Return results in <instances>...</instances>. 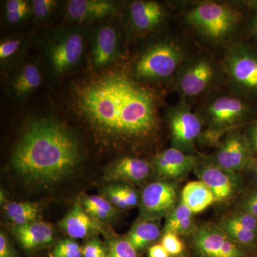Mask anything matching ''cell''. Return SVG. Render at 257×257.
I'll use <instances>...</instances> for the list:
<instances>
[{
	"label": "cell",
	"instance_id": "obj_15",
	"mask_svg": "<svg viewBox=\"0 0 257 257\" xmlns=\"http://www.w3.org/2000/svg\"><path fill=\"white\" fill-rule=\"evenodd\" d=\"M194 170L199 180L205 184L214 194L216 202H227L234 195L236 183L232 174L215 163L209 162H197Z\"/></svg>",
	"mask_w": 257,
	"mask_h": 257
},
{
	"label": "cell",
	"instance_id": "obj_3",
	"mask_svg": "<svg viewBox=\"0 0 257 257\" xmlns=\"http://www.w3.org/2000/svg\"><path fill=\"white\" fill-rule=\"evenodd\" d=\"M186 22L209 41L228 40L241 20V13L227 4L204 2L186 14Z\"/></svg>",
	"mask_w": 257,
	"mask_h": 257
},
{
	"label": "cell",
	"instance_id": "obj_11",
	"mask_svg": "<svg viewBox=\"0 0 257 257\" xmlns=\"http://www.w3.org/2000/svg\"><path fill=\"white\" fill-rule=\"evenodd\" d=\"M204 112L213 128L222 130L242 121L250 110L247 104L239 98L221 96L209 103Z\"/></svg>",
	"mask_w": 257,
	"mask_h": 257
},
{
	"label": "cell",
	"instance_id": "obj_45",
	"mask_svg": "<svg viewBox=\"0 0 257 257\" xmlns=\"http://www.w3.org/2000/svg\"><path fill=\"white\" fill-rule=\"evenodd\" d=\"M256 172H257V170H256Z\"/></svg>",
	"mask_w": 257,
	"mask_h": 257
},
{
	"label": "cell",
	"instance_id": "obj_16",
	"mask_svg": "<svg viewBox=\"0 0 257 257\" xmlns=\"http://www.w3.org/2000/svg\"><path fill=\"white\" fill-rule=\"evenodd\" d=\"M8 226L25 252H35L53 242L54 230L48 223L37 221L23 225L10 224Z\"/></svg>",
	"mask_w": 257,
	"mask_h": 257
},
{
	"label": "cell",
	"instance_id": "obj_34",
	"mask_svg": "<svg viewBox=\"0 0 257 257\" xmlns=\"http://www.w3.org/2000/svg\"><path fill=\"white\" fill-rule=\"evenodd\" d=\"M229 217L245 229L257 233V219L247 211L237 212L229 216Z\"/></svg>",
	"mask_w": 257,
	"mask_h": 257
},
{
	"label": "cell",
	"instance_id": "obj_31",
	"mask_svg": "<svg viewBox=\"0 0 257 257\" xmlns=\"http://www.w3.org/2000/svg\"><path fill=\"white\" fill-rule=\"evenodd\" d=\"M161 244L172 256H179L184 252L183 241L179 235L171 231H164L161 237Z\"/></svg>",
	"mask_w": 257,
	"mask_h": 257
},
{
	"label": "cell",
	"instance_id": "obj_23",
	"mask_svg": "<svg viewBox=\"0 0 257 257\" xmlns=\"http://www.w3.org/2000/svg\"><path fill=\"white\" fill-rule=\"evenodd\" d=\"M78 202L89 215L104 224L114 221L117 215V209L103 196L82 195Z\"/></svg>",
	"mask_w": 257,
	"mask_h": 257
},
{
	"label": "cell",
	"instance_id": "obj_30",
	"mask_svg": "<svg viewBox=\"0 0 257 257\" xmlns=\"http://www.w3.org/2000/svg\"><path fill=\"white\" fill-rule=\"evenodd\" d=\"M193 215H194V213L181 201L178 205L176 206L175 209L171 211L170 214L167 216L165 227H164L162 232L170 231L176 225L192 218Z\"/></svg>",
	"mask_w": 257,
	"mask_h": 257
},
{
	"label": "cell",
	"instance_id": "obj_12",
	"mask_svg": "<svg viewBox=\"0 0 257 257\" xmlns=\"http://www.w3.org/2000/svg\"><path fill=\"white\" fill-rule=\"evenodd\" d=\"M251 154L252 151L246 138L238 133H231L218 149L215 164L235 175L249 165Z\"/></svg>",
	"mask_w": 257,
	"mask_h": 257
},
{
	"label": "cell",
	"instance_id": "obj_20",
	"mask_svg": "<svg viewBox=\"0 0 257 257\" xmlns=\"http://www.w3.org/2000/svg\"><path fill=\"white\" fill-rule=\"evenodd\" d=\"M116 10V3L106 0H71L67 7L69 18L77 23L105 18Z\"/></svg>",
	"mask_w": 257,
	"mask_h": 257
},
{
	"label": "cell",
	"instance_id": "obj_27",
	"mask_svg": "<svg viewBox=\"0 0 257 257\" xmlns=\"http://www.w3.org/2000/svg\"><path fill=\"white\" fill-rule=\"evenodd\" d=\"M104 242L108 257H142L124 236L109 232L105 235Z\"/></svg>",
	"mask_w": 257,
	"mask_h": 257
},
{
	"label": "cell",
	"instance_id": "obj_10",
	"mask_svg": "<svg viewBox=\"0 0 257 257\" xmlns=\"http://www.w3.org/2000/svg\"><path fill=\"white\" fill-rule=\"evenodd\" d=\"M177 187L167 180L147 184L140 198V219H160L175 209L177 199Z\"/></svg>",
	"mask_w": 257,
	"mask_h": 257
},
{
	"label": "cell",
	"instance_id": "obj_42",
	"mask_svg": "<svg viewBox=\"0 0 257 257\" xmlns=\"http://www.w3.org/2000/svg\"><path fill=\"white\" fill-rule=\"evenodd\" d=\"M251 30L255 35L257 36V13L253 17L252 22H251Z\"/></svg>",
	"mask_w": 257,
	"mask_h": 257
},
{
	"label": "cell",
	"instance_id": "obj_32",
	"mask_svg": "<svg viewBox=\"0 0 257 257\" xmlns=\"http://www.w3.org/2000/svg\"><path fill=\"white\" fill-rule=\"evenodd\" d=\"M82 247V257H108L105 244L98 236L85 240Z\"/></svg>",
	"mask_w": 257,
	"mask_h": 257
},
{
	"label": "cell",
	"instance_id": "obj_14",
	"mask_svg": "<svg viewBox=\"0 0 257 257\" xmlns=\"http://www.w3.org/2000/svg\"><path fill=\"white\" fill-rule=\"evenodd\" d=\"M195 157L177 149H167L157 154L154 159L153 168L162 180L182 178L195 168Z\"/></svg>",
	"mask_w": 257,
	"mask_h": 257
},
{
	"label": "cell",
	"instance_id": "obj_41",
	"mask_svg": "<svg viewBox=\"0 0 257 257\" xmlns=\"http://www.w3.org/2000/svg\"><path fill=\"white\" fill-rule=\"evenodd\" d=\"M245 211L250 213L257 219V200L253 197H248L245 202Z\"/></svg>",
	"mask_w": 257,
	"mask_h": 257
},
{
	"label": "cell",
	"instance_id": "obj_33",
	"mask_svg": "<svg viewBox=\"0 0 257 257\" xmlns=\"http://www.w3.org/2000/svg\"><path fill=\"white\" fill-rule=\"evenodd\" d=\"M57 2L54 0H34L32 10L37 18L42 20L46 18L55 9Z\"/></svg>",
	"mask_w": 257,
	"mask_h": 257
},
{
	"label": "cell",
	"instance_id": "obj_13",
	"mask_svg": "<svg viewBox=\"0 0 257 257\" xmlns=\"http://www.w3.org/2000/svg\"><path fill=\"white\" fill-rule=\"evenodd\" d=\"M58 225L69 238L74 239L87 240L99 234L106 235L109 232L106 229V224L92 217L78 202L59 221Z\"/></svg>",
	"mask_w": 257,
	"mask_h": 257
},
{
	"label": "cell",
	"instance_id": "obj_18",
	"mask_svg": "<svg viewBox=\"0 0 257 257\" xmlns=\"http://www.w3.org/2000/svg\"><path fill=\"white\" fill-rule=\"evenodd\" d=\"M119 33L113 25L106 24L96 30L91 50V60L95 68H103L115 60L119 51Z\"/></svg>",
	"mask_w": 257,
	"mask_h": 257
},
{
	"label": "cell",
	"instance_id": "obj_36",
	"mask_svg": "<svg viewBox=\"0 0 257 257\" xmlns=\"http://www.w3.org/2000/svg\"><path fill=\"white\" fill-rule=\"evenodd\" d=\"M0 257H20L13 241L3 231L0 233Z\"/></svg>",
	"mask_w": 257,
	"mask_h": 257
},
{
	"label": "cell",
	"instance_id": "obj_22",
	"mask_svg": "<svg viewBox=\"0 0 257 257\" xmlns=\"http://www.w3.org/2000/svg\"><path fill=\"white\" fill-rule=\"evenodd\" d=\"M182 202L194 214L202 212L215 202L214 194L202 181L186 184L182 191Z\"/></svg>",
	"mask_w": 257,
	"mask_h": 257
},
{
	"label": "cell",
	"instance_id": "obj_24",
	"mask_svg": "<svg viewBox=\"0 0 257 257\" xmlns=\"http://www.w3.org/2000/svg\"><path fill=\"white\" fill-rule=\"evenodd\" d=\"M41 207L33 202H8L4 205V211L11 224L23 225L40 221Z\"/></svg>",
	"mask_w": 257,
	"mask_h": 257
},
{
	"label": "cell",
	"instance_id": "obj_17",
	"mask_svg": "<svg viewBox=\"0 0 257 257\" xmlns=\"http://www.w3.org/2000/svg\"><path fill=\"white\" fill-rule=\"evenodd\" d=\"M148 162L136 157H124L113 162L106 168L104 180L108 182L140 184L151 174Z\"/></svg>",
	"mask_w": 257,
	"mask_h": 257
},
{
	"label": "cell",
	"instance_id": "obj_21",
	"mask_svg": "<svg viewBox=\"0 0 257 257\" xmlns=\"http://www.w3.org/2000/svg\"><path fill=\"white\" fill-rule=\"evenodd\" d=\"M160 219H140L124 235V239L141 253L162 237Z\"/></svg>",
	"mask_w": 257,
	"mask_h": 257
},
{
	"label": "cell",
	"instance_id": "obj_4",
	"mask_svg": "<svg viewBox=\"0 0 257 257\" xmlns=\"http://www.w3.org/2000/svg\"><path fill=\"white\" fill-rule=\"evenodd\" d=\"M184 52L173 40L157 42L147 47L134 65V76L139 80L163 81L170 79L184 62Z\"/></svg>",
	"mask_w": 257,
	"mask_h": 257
},
{
	"label": "cell",
	"instance_id": "obj_19",
	"mask_svg": "<svg viewBox=\"0 0 257 257\" xmlns=\"http://www.w3.org/2000/svg\"><path fill=\"white\" fill-rule=\"evenodd\" d=\"M130 15L134 28L140 32H149L163 23L166 12L157 2L135 1L130 6Z\"/></svg>",
	"mask_w": 257,
	"mask_h": 257
},
{
	"label": "cell",
	"instance_id": "obj_1",
	"mask_svg": "<svg viewBox=\"0 0 257 257\" xmlns=\"http://www.w3.org/2000/svg\"><path fill=\"white\" fill-rule=\"evenodd\" d=\"M74 106L94 133L108 144L140 146L158 131L155 94L121 72H108L79 84Z\"/></svg>",
	"mask_w": 257,
	"mask_h": 257
},
{
	"label": "cell",
	"instance_id": "obj_43",
	"mask_svg": "<svg viewBox=\"0 0 257 257\" xmlns=\"http://www.w3.org/2000/svg\"><path fill=\"white\" fill-rule=\"evenodd\" d=\"M250 197H253V199H256L257 200V189L250 195Z\"/></svg>",
	"mask_w": 257,
	"mask_h": 257
},
{
	"label": "cell",
	"instance_id": "obj_35",
	"mask_svg": "<svg viewBox=\"0 0 257 257\" xmlns=\"http://www.w3.org/2000/svg\"><path fill=\"white\" fill-rule=\"evenodd\" d=\"M21 42L20 40H8L0 44V60L2 62L9 60L18 52Z\"/></svg>",
	"mask_w": 257,
	"mask_h": 257
},
{
	"label": "cell",
	"instance_id": "obj_29",
	"mask_svg": "<svg viewBox=\"0 0 257 257\" xmlns=\"http://www.w3.org/2000/svg\"><path fill=\"white\" fill-rule=\"evenodd\" d=\"M124 184H111L104 189L102 196L116 209H128L124 197Z\"/></svg>",
	"mask_w": 257,
	"mask_h": 257
},
{
	"label": "cell",
	"instance_id": "obj_2",
	"mask_svg": "<svg viewBox=\"0 0 257 257\" xmlns=\"http://www.w3.org/2000/svg\"><path fill=\"white\" fill-rule=\"evenodd\" d=\"M81 160L78 140L54 119L34 120L15 145L11 163L25 182L50 185L72 175Z\"/></svg>",
	"mask_w": 257,
	"mask_h": 257
},
{
	"label": "cell",
	"instance_id": "obj_8",
	"mask_svg": "<svg viewBox=\"0 0 257 257\" xmlns=\"http://www.w3.org/2000/svg\"><path fill=\"white\" fill-rule=\"evenodd\" d=\"M215 77L214 64L208 57H194L183 62L176 74V87L188 97L205 92Z\"/></svg>",
	"mask_w": 257,
	"mask_h": 257
},
{
	"label": "cell",
	"instance_id": "obj_38",
	"mask_svg": "<svg viewBox=\"0 0 257 257\" xmlns=\"http://www.w3.org/2000/svg\"><path fill=\"white\" fill-rule=\"evenodd\" d=\"M6 13H18V12L30 10L28 2L24 0H9L5 7Z\"/></svg>",
	"mask_w": 257,
	"mask_h": 257
},
{
	"label": "cell",
	"instance_id": "obj_9",
	"mask_svg": "<svg viewBox=\"0 0 257 257\" xmlns=\"http://www.w3.org/2000/svg\"><path fill=\"white\" fill-rule=\"evenodd\" d=\"M169 124L174 148L185 152L192 151L202 133L200 118L180 101L168 113Z\"/></svg>",
	"mask_w": 257,
	"mask_h": 257
},
{
	"label": "cell",
	"instance_id": "obj_28",
	"mask_svg": "<svg viewBox=\"0 0 257 257\" xmlns=\"http://www.w3.org/2000/svg\"><path fill=\"white\" fill-rule=\"evenodd\" d=\"M48 257H82V247L72 238L60 240L51 248Z\"/></svg>",
	"mask_w": 257,
	"mask_h": 257
},
{
	"label": "cell",
	"instance_id": "obj_40",
	"mask_svg": "<svg viewBox=\"0 0 257 257\" xmlns=\"http://www.w3.org/2000/svg\"><path fill=\"white\" fill-rule=\"evenodd\" d=\"M247 140L251 151L257 152V123L250 127L248 131Z\"/></svg>",
	"mask_w": 257,
	"mask_h": 257
},
{
	"label": "cell",
	"instance_id": "obj_44",
	"mask_svg": "<svg viewBox=\"0 0 257 257\" xmlns=\"http://www.w3.org/2000/svg\"><path fill=\"white\" fill-rule=\"evenodd\" d=\"M173 257H189L187 256V254H186L185 253H182V254L179 255V256H176Z\"/></svg>",
	"mask_w": 257,
	"mask_h": 257
},
{
	"label": "cell",
	"instance_id": "obj_39",
	"mask_svg": "<svg viewBox=\"0 0 257 257\" xmlns=\"http://www.w3.org/2000/svg\"><path fill=\"white\" fill-rule=\"evenodd\" d=\"M149 257H172L161 243L152 245L148 249Z\"/></svg>",
	"mask_w": 257,
	"mask_h": 257
},
{
	"label": "cell",
	"instance_id": "obj_7",
	"mask_svg": "<svg viewBox=\"0 0 257 257\" xmlns=\"http://www.w3.org/2000/svg\"><path fill=\"white\" fill-rule=\"evenodd\" d=\"M224 66L236 87L243 92L257 94L256 54L243 45H236L226 54Z\"/></svg>",
	"mask_w": 257,
	"mask_h": 257
},
{
	"label": "cell",
	"instance_id": "obj_37",
	"mask_svg": "<svg viewBox=\"0 0 257 257\" xmlns=\"http://www.w3.org/2000/svg\"><path fill=\"white\" fill-rule=\"evenodd\" d=\"M124 197L125 202L128 208L136 207L138 205L140 198L135 189L127 184L124 185Z\"/></svg>",
	"mask_w": 257,
	"mask_h": 257
},
{
	"label": "cell",
	"instance_id": "obj_5",
	"mask_svg": "<svg viewBox=\"0 0 257 257\" xmlns=\"http://www.w3.org/2000/svg\"><path fill=\"white\" fill-rule=\"evenodd\" d=\"M84 50V37L80 30L70 28L59 32L47 47L52 70L58 74L70 70L79 63Z\"/></svg>",
	"mask_w": 257,
	"mask_h": 257
},
{
	"label": "cell",
	"instance_id": "obj_26",
	"mask_svg": "<svg viewBox=\"0 0 257 257\" xmlns=\"http://www.w3.org/2000/svg\"><path fill=\"white\" fill-rule=\"evenodd\" d=\"M219 226L241 248H252L257 244V233L245 229L229 216L221 221Z\"/></svg>",
	"mask_w": 257,
	"mask_h": 257
},
{
	"label": "cell",
	"instance_id": "obj_25",
	"mask_svg": "<svg viewBox=\"0 0 257 257\" xmlns=\"http://www.w3.org/2000/svg\"><path fill=\"white\" fill-rule=\"evenodd\" d=\"M42 77L40 69L32 63L27 64L15 76L12 82V91L21 97L28 95L41 85Z\"/></svg>",
	"mask_w": 257,
	"mask_h": 257
},
{
	"label": "cell",
	"instance_id": "obj_6",
	"mask_svg": "<svg viewBox=\"0 0 257 257\" xmlns=\"http://www.w3.org/2000/svg\"><path fill=\"white\" fill-rule=\"evenodd\" d=\"M192 247L195 257H246L243 248L219 226L207 224L192 233Z\"/></svg>",
	"mask_w": 257,
	"mask_h": 257
}]
</instances>
